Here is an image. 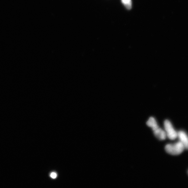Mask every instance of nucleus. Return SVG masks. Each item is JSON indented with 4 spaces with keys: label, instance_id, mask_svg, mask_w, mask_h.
<instances>
[{
    "label": "nucleus",
    "instance_id": "20e7f679",
    "mask_svg": "<svg viewBox=\"0 0 188 188\" xmlns=\"http://www.w3.org/2000/svg\"><path fill=\"white\" fill-rule=\"evenodd\" d=\"M154 131V133L156 137L160 140L166 139L167 135L166 132L159 127Z\"/></svg>",
    "mask_w": 188,
    "mask_h": 188
},
{
    "label": "nucleus",
    "instance_id": "f257e3e1",
    "mask_svg": "<svg viewBox=\"0 0 188 188\" xmlns=\"http://www.w3.org/2000/svg\"><path fill=\"white\" fill-rule=\"evenodd\" d=\"M165 149L168 154L177 156L181 154L185 149L183 144L179 141L174 144H167L165 146Z\"/></svg>",
    "mask_w": 188,
    "mask_h": 188
},
{
    "label": "nucleus",
    "instance_id": "f03ea898",
    "mask_svg": "<svg viewBox=\"0 0 188 188\" xmlns=\"http://www.w3.org/2000/svg\"><path fill=\"white\" fill-rule=\"evenodd\" d=\"M164 127L167 137L169 139L174 140L177 138L178 132L175 129L171 122L168 120L164 122Z\"/></svg>",
    "mask_w": 188,
    "mask_h": 188
},
{
    "label": "nucleus",
    "instance_id": "7ed1b4c3",
    "mask_svg": "<svg viewBox=\"0 0 188 188\" xmlns=\"http://www.w3.org/2000/svg\"><path fill=\"white\" fill-rule=\"evenodd\" d=\"M177 137L179 141L183 144L185 149L188 150V135L187 133L183 130L178 132Z\"/></svg>",
    "mask_w": 188,
    "mask_h": 188
},
{
    "label": "nucleus",
    "instance_id": "423d86ee",
    "mask_svg": "<svg viewBox=\"0 0 188 188\" xmlns=\"http://www.w3.org/2000/svg\"><path fill=\"white\" fill-rule=\"evenodd\" d=\"M122 2L128 9L131 7V0H122Z\"/></svg>",
    "mask_w": 188,
    "mask_h": 188
},
{
    "label": "nucleus",
    "instance_id": "39448f33",
    "mask_svg": "<svg viewBox=\"0 0 188 188\" xmlns=\"http://www.w3.org/2000/svg\"><path fill=\"white\" fill-rule=\"evenodd\" d=\"M148 127L151 128L154 131L159 128L156 119L154 117H150L146 123Z\"/></svg>",
    "mask_w": 188,
    "mask_h": 188
},
{
    "label": "nucleus",
    "instance_id": "6e6552de",
    "mask_svg": "<svg viewBox=\"0 0 188 188\" xmlns=\"http://www.w3.org/2000/svg\"></svg>",
    "mask_w": 188,
    "mask_h": 188
},
{
    "label": "nucleus",
    "instance_id": "0eeeda50",
    "mask_svg": "<svg viewBox=\"0 0 188 188\" xmlns=\"http://www.w3.org/2000/svg\"><path fill=\"white\" fill-rule=\"evenodd\" d=\"M50 176L52 178L55 179L57 177V175L55 173H51Z\"/></svg>",
    "mask_w": 188,
    "mask_h": 188
}]
</instances>
